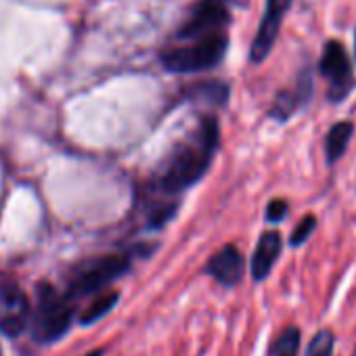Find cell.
I'll list each match as a JSON object with an SVG mask.
<instances>
[{
    "label": "cell",
    "mask_w": 356,
    "mask_h": 356,
    "mask_svg": "<svg viewBox=\"0 0 356 356\" xmlns=\"http://www.w3.org/2000/svg\"><path fill=\"white\" fill-rule=\"evenodd\" d=\"M130 264H132V258L126 254H111V256H103L97 260H88L80 264L67 279L65 296L72 302L78 298L97 296L105 287H109L113 281L124 277L130 270Z\"/></svg>",
    "instance_id": "277c9868"
},
{
    "label": "cell",
    "mask_w": 356,
    "mask_h": 356,
    "mask_svg": "<svg viewBox=\"0 0 356 356\" xmlns=\"http://www.w3.org/2000/svg\"><path fill=\"white\" fill-rule=\"evenodd\" d=\"M314 95V80H312V74L308 72V67L298 76V82H296V88L293 90H281L277 92L270 109H268V115L277 122H287L300 107L308 105V101L312 99Z\"/></svg>",
    "instance_id": "9c48e42d"
},
{
    "label": "cell",
    "mask_w": 356,
    "mask_h": 356,
    "mask_svg": "<svg viewBox=\"0 0 356 356\" xmlns=\"http://www.w3.org/2000/svg\"><path fill=\"white\" fill-rule=\"evenodd\" d=\"M118 300H120V293H118V291H109V293H103V291H101V293L84 308V312L80 314L78 323H80L82 327H90V325L99 323L103 316H107V314L113 310V306L118 304Z\"/></svg>",
    "instance_id": "4fadbf2b"
},
{
    "label": "cell",
    "mask_w": 356,
    "mask_h": 356,
    "mask_svg": "<svg viewBox=\"0 0 356 356\" xmlns=\"http://www.w3.org/2000/svg\"><path fill=\"white\" fill-rule=\"evenodd\" d=\"M72 323H74V302L65 293H59L49 283H42L38 287L36 308H32L30 327H28L32 329L34 341L42 346L55 343L67 335Z\"/></svg>",
    "instance_id": "7a4b0ae2"
},
{
    "label": "cell",
    "mask_w": 356,
    "mask_h": 356,
    "mask_svg": "<svg viewBox=\"0 0 356 356\" xmlns=\"http://www.w3.org/2000/svg\"><path fill=\"white\" fill-rule=\"evenodd\" d=\"M289 214V204L285 200H273L266 206V222H283Z\"/></svg>",
    "instance_id": "e0dca14e"
},
{
    "label": "cell",
    "mask_w": 356,
    "mask_h": 356,
    "mask_svg": "<svg viewBox=\"0 0 356 356\" xmlns=\"http://www.w3.org/2000/svg\"><path fill=\"white\" fill-rule=\"evenodd\" d=\"M289 7H291V0H266L262 22L258 26L256 38L250 49L252 63H262L270 55V51L277 42L279 30L283 26V17L289 11Z\"/></svg>",
    "instance_id": "52a82bcc"
},
{
    "label": "cell",
    "mask_w": 356,
    "mask_h": 356,
    "mask_svg": "<svg viewBox=\"0 0 356 356\" xmlns=\"http://www.w3.org/2000/svg\"><path fill=\"white\" fill-rule=\"evenodd\" d=\"M0 356H3V352H0Z\"/></svg>",
    "instance_id": "44dd1931"
},
{
    "label": "cell",
    "mask_w": 356,
    "mask_h": 356,
    "mask_svg": "<svg viewBox=\"0 0 356 356\" xmlns=\"http://www.w3.org/2000/svg\"><path fill=\"white\" fill-rule=\"evenodd\" d=\"M314 229H316V216H312V214L304 216V218L300 220V225L293 229V233H291V237H289V245H291V248L304 245V243L312 237Z\"/></svg>",
    "instance_id": "2e32d148"
},
{
    "label": "cell",
    "mask_w": 356,
    "mask_h": 356,
    "mask_svg": "<svg viewBox=\"0 0 356 356\" xmlns=\"http://www.w3.org/2000/svg\"><path fill=\"white\" fill-rule=\"evenodd\" d=\"M300 341H302L300 329L298 327H285L281 331V335L268 348V356H298Z\"/></svg>",
    "instance_id": "5bb4252c"
},
{
    "label": "cell",
    "mask_w": 356,
    "mask_h": 356,
    "mask_svg": "<svg viewBox=\"0 0 356 356\" xmlns=\"http://www.w3.org/2000/svg\"><path fill=\"white\" fill-rule=\"evenodd\" d=\"M32 302L28 293L9 279L0 281V333L17 337L30 327Z\"/></svg>",
    "instance_id": "8992f818"
},
{
    "label": "cell",
    "mask_w": 356,
    "mask_h": 356,
    "mask_svg": "<svg viewBox=\"0 0 356 356\" xmlns=\"http://www.w3.org/2000/svg\"><path fill=\"white\" fill-rule=\"evenodd\" d=\"M333 348H335V335L329 329H321L308 343L304 356H333Z\"/></svg>",
    "instance_id": "9a60e30c"
},
{
    "label": "cell",
    "mask_w": 356,
    "mask_h": 356,
    "mask_svg": "<svg viewBox=\"0 0 356 356\" xmlns=\"http://www.w3.org/2000/svg\"><path fill=\"white\" fill-rule=\"evenodd\" d=\"M181 42V47H174L161 53V63L168 72L189 74L212 70L225 59L229 49V40L222 32Z\"/></svg>",
    "instance_id": "3957f363"
},
{
    "label": "cell",
    "mask_w": 356,
    "mask_h": 356,
    "mask_svg": "<svg viewBox=\"0 0 356 356\" xmlns=\"http://www.w3.org/2000/svg\"><path fill=\"white\" fill-rule=\"evenodd\" d=\"M245 273V260L239 248L225 245L206 264V275H210L222 287H235Z\"/></svg>",
    "instance_id": "30bf717a"
},
{
    "label": "cell",
    "mask_w": 356,
    "mask_h": 356,
    "mask_svg": "<svg viewBox=\"0 0 356 356\" xmlns=\"http://www.w3.org/2000/svg\"><path fill=\"white\" fill-rule=\"evenodd\" d=\"M84 356H105V350L97 348V350H90V352H86Z\"/></svg>",
    "instance_id": "ac0fdd59"
},
{
    "label": "cell",
    "mask_w": 356,
    "mask_h": 356,
    "mask_svg": "<svg viewBox=\"0 0 356 356\" xmlns=\"http://www.w3.org/2000/svg\"><path fill=\"white\" fill-rule=\"evenodd\" d=\"M352 136H354V122H350V120H339L327 130V134H325V157H327L329 165L337 163L346 155Z\"/></svg>",
    "instance_id": "7c38bea8"
},
{
    "label": "cell",
    "mask_w": 356,
    "mask_h": 356,
    "mask_svg": "<svg viewBox=\"0 0 356 356\" xmlns=\"http://www.w3.org/2000/svg\"><path fill=\"white\" fill-rule=\"evenodd\" d=\"M227 24H229V11L222 0H202L195 7L193 15L185 22L181 32H178V40H193V38L222 32Z\"/></svg>",
    "instance_id": "ba28073f"
},
{
    "label": "cell",
    "mask_w": 356,
    "mask_h": 356,
    "mask_svg": "<svg viewBox=\"0 0 356 356\" xmlns=\"http://www.w3.org/2000/svg\"><path fill=\"white\" fill-rule=\"evenodd\" d=\"M281 250H283L281 233H277V231H266V233L260 235L258 245H256L254 256H252V266H250L254 281L260 283V281H264V279L270 275L275 262H277L279 256H281Z\"/></svg>",
    "instance_id": "8fae6325"
},
{
    "label": "cell",
    "mask_w": 356,
    "mask_h": 356,
    "mask_svg": "<svg viewBox=\"0 0 356 356\" xmlns=\"http://www.w3.org/2000/svg\"><path fill=\"white\" fill-rule=\"evenodd\" d=\"M220 143L218 122L204 118L195 132L178 143L155 176V189L163 195H176L193 187L210 168Z\"/></svg>",
    "instance_id": "6da1fadb"
},
{
    "label": "cell",
    "mask_w": 356,
    "mask_h": 356,
    "mask_svg": "<svg viewBox=\"0 0 356 356\" xmlns=\"http://www.w3.org/2000/svg\"><path fill=\"white\" fill-rule=\"evenodd\" d=\"M352 356H356V348H354V354H352Z\"/></svg>",
    "instance_id": "ffe728a7"
},
{
    "label": "cell",
    "mask_w": 356,
    "mask_h": 356,
    "mask_svg": "<svg viewBox=\"0 0 356 356\" xmlns=\"http://www.w3.org/2000/svg\"><path fill=\"white\" fill-rule=\"evenodd\" d=\"M318 72L327 80V101L339 105L356 88V76L339 40H327L318 61Z\"/></svg>",
    "instance_id": "5b68a950"
},
{
    "label": "cell",
    "mask_w": 356,
    "mask_h": 356,
    "mask_svg": "<svg viewBox=\"0 0 356 356\" xmlns=\"http://www.w3.org/2000/svg\"><path fill=\"white\" fill-rule=\"evenodd\" d=\"M354 55H356V32H354Z\"/></svg>",
    "instance_id": "d6986e66"
}]
</instances>
